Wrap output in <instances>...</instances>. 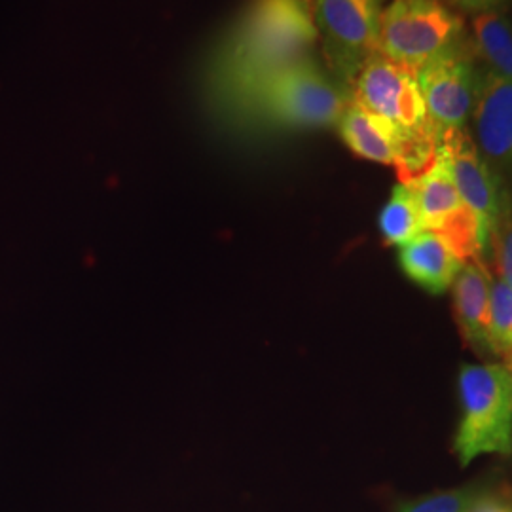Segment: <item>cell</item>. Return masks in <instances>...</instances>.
I'll return each mask as SVG.
<instances>
[{"label": "cell", "mask_w": 512, "mask_h": 512, "mask_svg": "<svg viewBox=\"0 0 512 512\" xmlns=\"http://www.w3.org/2000/svg\"><path fill=\"white\" fill-rule=\"evenodd\" d=\"M351 101L393 124L404 141L425 135H437L421 95L416 73L408 67L374 52L357 74ZM440 139V137H439Z\"/></svg>", "instance_id": "obj_6"}, {"label": "cell", "mask_w": 512, "mask_h": 512, "mask_svg": "<svg viewBox=\"0 0 512 512\" xmlns=\"http://www.w3.org/2000/svg\"><path fill=\"white\" fill-rule=\"evenodd\" d=\"M399 264L406 277L423 291L442 294L454 285L465 260L446 239L433 232H421L399 249Z\"/></svg>", "instance_id": "obj_13"}, {"label": "cell", "mask_w": 512, "mask_h": 512, "mask_svg": "<svg viewBox=\"0 0 512 512\" xmlns=\"http://www.w3.org/2000/svg\"><path fill=\"white\" fill-rule=\"evenodd\" d=\"M475 145L512 196V82L482 69L473 109Z\"/></svg>", "instance_id": "obj_9"}, {"label": "cell", "mask_w": 512, "mask_h": 512, "mask_svg": "<svg viewBox=\"0 0 512 512\" xmlns=\"http://www.w3.org/2000/svg\"><path fill=\"white\" fill-rule=\"evenodd\" d=\"M484 495L486 492L475 486L435 492L404 503L399 512H473Z\"/></svg>", "instance_id": "obj_17"}, {"label": "cell", "mask_w": 512, "mask_h": 512, "mask_svg": "<svg viewBox=\"0 0 512 512\" xmlns=\"http://www.w3.org/2000/svg\"><path fill=\"white\" fill-rule=\"evenodd\" d=\"M454 452L463 467L476 458L512 452V380L503 365H463Z\"/></svg>", "instance_id": "obj_3"}, {"label": "cell", "mask_w": 512, "mask_h": 512, "mask_svg": "<svg viewBox=\"0 0 512 512\" xmlns=\"http://www.w3.org/2000/svg\"><path fill=\"white\" fill-rule=\"evenodd\" d=\"M385 4V0H311L330 74L349 97L366 59L378 52Z\"/></svg>", "instance_id": "obj_5"}, {"label": "cell", "mask_w": 512, "mask_h": 512, "mask_svg": "<svg viewBox=\"0 0 512 512\" xmlns=\"http://www.w3.org/2000/svg\"><path fill=\"white\" fill-rule=\"evenodd\" d=\"M440 150L461 200L475 213L482 236L490 247V236L501 213L505 188L495 179L492 169L480 156L473 137L465 129L442 135Z\"/></svg>", "instance_id": "obj_10"}, {"label": "cell", "mask_w": 512, "mask_h": 512, "mask_svg": "<svg viewBox=\"0 0 512 512\" xmlns=\"http://www.w3.org/2000/svg\"><path fill=\"white\" fill-rule=\"evenodd\" d=\"M463 42H467L465 23L444 0H391L385 4L378 52L414 73Z\"/></svg>", "instance_id": "obj_4"}, {"label": "cell", "mask_w": 512, "mask_h": 512, "mask_svg": "<svg viewBox=\"0 0 512 512\" xmlns=\"http://www.w3.org/2000/svg\"><path fill=\"white\" fill-rule=\"evenodd\" d=\"M473 48L484 69L512 82V23L505 12L473 16Z\"/></svg>", "instance_id": "obj_14"}, {"label": "cell", "mask_w": 512, "mask_h": 512, "mask_svg": "<svg viewBox=\"0 0 512 512\" xmlns=\"http://www.w3.org/2000/svg\"><path fill=\"white\" fill-rule=\"evenodd\" d=\"M336 128L346 147L359 158L397 167L404 147L403 133L378 114L349 101Z\"/></svg>", "instance_id": "obj_12"}, {"label": "cell", "mask_w": 512, "mask_h": 512, "mask_svg": "<svg viewBox=\"0 0 512 512\" xmlns=\"http://www.w3.org/2000/svg\"><path fill=\"white\" fill-rule=\"evenodd\" d=\"M475 48L467 40L416 71L429 120L440 141L448 131L465 129L475 109L482 69L476 67Z\"/></svg>", "instance_id": "obj_8"}, {"label": "cell", "mask_w": 512, "mask_h": 512, "mask_svg": "<svg viewBox=\"0 0 512 512\" xmlns=\"http://www.w3.org/2000/svg\"><path fill=\"white\" fill-rule=\"evenodd\" d=\"M317 42L311 0H251L211 57L209 95L236 112L264 78L313 55Z\"/></svg>", "instance_id": "obj_1"}, {"label": "cell", "mask_w": 512, "mask_h": 512, "mask_svg": "<svg viewBox=\"0 0 512 512\" xmlns=\"http://www.w3.org/2000/svg\"><path fill=\"white\" fill-rule=\"evenodd\" d=\"M408 184L416 194L423 230L446 239L465 262L473 258L486 262L488 241L482 236L475 213L461 200L442 150L435 165Z\"/></svg>", "instance_id": "obj_7"}, {"label": "cell", "mask_w": 512, "mask_h": 512, "mask_svg": "<svg viewBox=\"0 0 512 512\" xmlns=\"http://www.w3.org/2000/svg\"><path fill=\"white\" fill-rule=\"evenodd\" d=\"M503 357H505V368H507V372H509V376H511V380H512V349L511 351H509V353H505V355H503Z\"/></svg>", "instance_id": "obj_21"}, {"label": "cell", "mask_w": 512, "mask_h": 512, "mask_svg": "<svg viewBox=\"0 0 512 512\" xmlns=\"http://www.w3.org/2000/svg\"><path fill=\"white\" fill-rule=\"evenodd\" d=\"M454 313L465 342L484 355H494L490 342V266L482 258L467 260L454 285Z\"/></svg>", "instance_id": "obj_11"}, {"label": "cell", "mask_w": 512, "mask_h": 512, "mask_svg": "<svg viewBox=\"0 0 512 512\" xmlns=\"http://www.w3.org/2000/svg\"><path fill=\"white\" fill-rule=\"evenodd\" d=\"M490 342L494 355L512 349V289L490 268Z\"/></svg>", "instance_id": "obj_16"}, {"label": "cell", "mask_w": 512, "mask_h": 512, "mask_svg": "<svg viewBox=\"0 0 512 512\" xmlns=\"http://www.w3.org/2000/svg\"><path fill=\"white\" fill-rule=\"evenodd\" d=\"M473 512H512V505L486 494L476 503Z\"/></svg>", "instance_id": "obj_20"}, {"label": "cell", "mask_w": 512, "mask_h": 512, "mask_svg": "<svg viewBox=\"0 0 512 512\" xmlns=\"http://www.w3.org/2000/svg\"><path fill=\"white\" fill-rule=\"evenodd\" d=\"M378 224L385 243L399 249L425 232L416 194L410 184L399 183L393 188L389 202L380 211Z\"/></svg>", "instance_id": "obj_15"}, {"label": "cell", "mask_w": 512, "mask_h": 512, "mask_svg": "<svg viewBox=\"0 0 512 512\" xmlns=\"http://www.w3.org/2000/svg\"><path fill=\"white\" fill-rule=\"evenodd\" d=\"M349 101V93L308 55L264 78L236 112L272 128H332Z\"/></svg>", "instance_id": "obj_2"}, {"label": "cell", "mask_w": 512, "mask_h": 512, "mask_svg": "<svg viewBox=\"0 0 512 512\" xmlns=\"http://www.w3.org/2000/svg\"><path fill=\"white\" fill-rule=\"evenodd\" d=\"M490 251L494 253V274L512 289V196L505 190L499 219L490 236ZM488 251V253H490Z\"/></svg>", "instance_id": "obj_18"}, {"label": "cell", "mask_w": 512, "mask_h": 512, "mask_svg": "<svg viewBox=\"0 0 512 512\" xmlns=\"http://www.w3.org/2000/svg\"><path fill=\"white\" fill-rule=\"evenodd\" d=\"M446 4L456 6L463 14H486V12H505L511 0H444Z\"/></svg>", "instance_id": "obj_19"}]
</instances>
